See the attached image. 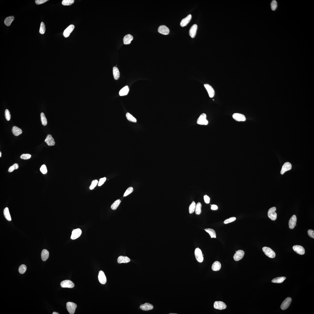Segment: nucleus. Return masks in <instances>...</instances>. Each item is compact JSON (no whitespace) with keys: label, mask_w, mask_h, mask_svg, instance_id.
Instances as JSON below:
<instances>
[{"label":"nucleus","mask_w":314,"mask_h":314,"mask_svg":"<svg viewBox=\"0 0 314 314\" xmlns=\"http://www.w3.org/2000/svg\"><path fill=\"white\" fill-rule=\"evenodd\" d=\"M262 250L265 254L268 257L271 258H275L276 254L275 252L271 249L267 247L263 248Z\"/></svg>","instance_id":"1"},{"label":"nucleus","mask_w":314,"mask_h":314,"mask_svg":"<svg viewBox=\"0 0 314 314\" xmlns=\"http://www.w3.org/2000/svg\"><path fill=\"white\" fill-rule=\"evenodd\" d=\"M276 210V207H273L270 209L268 211V216L272 220H275L277 219V214L275 212Z\"/></svg>","instance_id":"2"},{"label":"nucleus","mask_w":314,"mask_h":314,"mask_svg":"<svg viewBox=\"0 0 314 314\" xmlns=\"http://www.w3.org/2000/svg\"><path fill=\"white\" fill-rule=\"evenodd\" d=\"M77 307V304L75 303L68 302L66 303L67 309L70 314H74Z\"/></svg>","instance_id":"3"},{"label":"nucleus","mask_w":314,"mask_h":314,"mask_svg":"<svg viewBox=\"0 0 314 314\" xmlns=\"http://www.w3.org/2000/svg\"><path fill=\"white\" fill-rule=\"evenodd\" d=\"M195 254L196 260L198 262L201 263L203 262L204 258H203V253L201 250L198 248L195 249Z\"/></svg>","instance_id":"4"},{"label":"nucleus","mask_w":314,"mask_h":314,"mask_svg":"<svg viewBox=\"0 0 314 314\" xmlns=\"http://www.w3.org/2000/svg\"><path fill=\"white\" fill-rule=\"evenodd\" d=\"M207 116L205 114L203 113L198 118L197 123L200 125H207L208 123V121L206 119Z\"/></svg>","instance_id":"5"},{"label":"nucleus","mask_w":314,"mask_h":314,"mask_svg":"<svg viewBox=\"0 0 314 314\" xmlns=\"http://www.w3.org/2000/svg\"><path fill=\"white\" fill-rule=\"evenodd\" d=\"M61 286L62 288H71L74 287V284L72 281L70 280H64L61 283Z\"/></svg>","instance_id":"6"},{"label":"nucleus","mask_w":314,"mask_h":314,"mask_svg":"<svg viewBox=\"0 0 314 314\" xmlns=\"http://www.w3.org/2000/svg\"><path fill=\"white\" fill-rule=\"evenodd\" d=\"M292 301V299L290 297L287 298L283 302L281 305V308L282 310H285L290 305Z\"/></svg>","instance_id":"7"},{"label":"nucleus","mask_w":314,"mask_h":314,"mask_svg":"<svg viewBox=\"0 0 314 314\" xmlns=\"http://www.w3.org/2000/svg\"><path fill=\"white\" fill-rule=\"evenodd\" d=\"M236 252L234 256V260L236 261H238L242 259L244 255V251L242 250H239Z\"/></svg>","instance_id":"8"},{"label":"nucleus","mask_w":314,"mask_h":314,"mask_svg":"<svg viewBox=\"0 0 314 314\" xmlns=\"http://www.w3.org/2000/svg\"><path fill=\"white\" fill-rule=\"evenodd\" d=\"M214 308L215 309L223 310L226 309L227 306L225 303L222 301H215L214 304Z\"/></svg>","instance_id":"9"},{"label":"nucleus","mask_w":314,"mask_h":314,"mask_svg":"<svg viewBox=\"0 0 314 314\" xmlns=\"http://www.w3.org/2000/svg\"><path fill=\"white\" fill-rule=\"evenodd\" d=\"M82 233V231L80 229H77L74 230L72 232L71 238L72 240H75L78 238L80 236Z\"/></svg>","instance_id":"10"},{"label":"nucleus","mask_w":314,"mask_h":314,"mask_svg":"<svg viewBox=\"0 0 314 314\" xmlns=\"http://www.w3.org/2000/svg\"><path fill=\"white\" fill-rule=\"evenodd\" d=\"M207 91L208 92L209 96L210 98L213 97L215 96V92L214 88L211 85L208 84H205L204 85Z\"/></svg>","instance_id":"11"},{"label":"nucleus","mask_w":314,"mask_h":314,"mask_svg":"<svg viewBox=\"0 0 314 314\" xmlns=\"http://www.w3.org/2000/svg\"><path fill=\"white\" fill-rule=\"evenodd\" d=\"M293 250L296 253L300 255H303L305 253V250L304 248L300 245H295L293 247Z\"/></svg>","instance_id":"12"},{"label":"nucleus","mask_w":314,"mask_h":314,"mask_svg":"<svg viewBox=\"0 0 314 314\" xmlns=\"http://www.w3.org/2000/svg\"><path fill=\"white\" fill-rule=\"evenodd\" d=\"M232 117L234 120L238 121H244L246 120L245 116L239 113H234Z\"/></svg>","instance_id":"13"},{"label":"nucleus","mask_w":314,"mask_h":314,"mask_svg":"<svg viewBox=\"0 0 314 314\" xmlns=\"http://www.w3.org/2000/svg\"><path fill=\"white\" fill-rule=\"evenodd\" d=\"M75 26L73 25H71L66 28L63 33V35L65 38H67L69 36L70 34L74 30Z\"/></svg>","instance_id":"14"},{"label":"nucleus","mask_w":314,"mask_h":314,"mask_svg":"<svg viewBox=\"0 0 314 314\" xmlns=\"http://www.w3.org/2000/svg\"><path fill=\"white\" fill-rule=\"evenodd\" d=\"M98 278L100 283L102 284H106V278L104 272L102 271L101 270L99 272L98 274Z\"/></svg>","instance_id":"15"},{"label":"nucleus","mask_w":314,"mask_h":314,"mask_svg":"<svg viewBox=\"0 0 314 314\" xmlns=\"http://www.w3.org/2000/svg\"><path fill=\"white\" fill-rule=\"evenodd\" d=\"M292 168V165L290 163L287 162L285 163L283 165L281 171V174L283 175L285 172L290 170Z\"/></svg>","instance_id":"16"},{"label":"nucleus","mask_w":314,"mask_h":314,"mask_svg":"<svg viewBox=\"0 0 314 314\" xmlns=\"http://www.w3.org/2000/svg\"><path fill=\"white\" fill-rule=\"evenodd\" d=\"M297 217L296 215H294L292 216L289 221V227L290 229H292L295 227L297 223Z\"/></svg>","instance_id":"17"},{"label":"nucleus","mask_w":314,"mask_h":314,"mask_svg":"<svg viewBox=\"0 0 314 314\" xmlns=\"http://www.w3.org/2000/svg\"><path fill=\"white\" fill-rule=\"evenodd\" d=\"M158 32L161 34L167 35L169 33V29L165 25H161L159 27Z\"/></svg>","instance_id":"18"},{"label":"nucleus","mask_w":314,"mask_h":314,"mask_svg":"<svg viewBox=\"0 0 314 314\" xmlns=\"http://www.w3.org/2000/svg\"><path fill=\"white\" fill-rule=\"evenodd\" d=\"M45 141L46 143L49 146H53L55 144L54 139L52 135L50 134H48L47 135Z\"/></svg>","instance_id":"19"},{"label":"nucleus","mask_w":314,"mask_h":314,"mask_svg":"<svg viewBox=\"0 0 314 314\" xmlns=\"http://www.w3.org/2000/svg\"><path fill=\"white\" fill-rule=\"evenodd\" d=\"M198 26L196 24H194L191 27L189 31L190 36L192 38L195 37L196 34Z\"/></svg>","instance_id":"20"},{"label":"nucleus","mask_w":314,"mask_h":314,"mask_svg":"<svg viewBox=\"0 0 314 314\" xmlns=\"http://www.w3.org/2000/svg\"><path fill=\"white\" fill-rule=\"evenodd\" d=\"M140 308L143 310L148 311L153 309L154 306L152 304L146 303L140 305Z\"/></svg>","instance_id":"21"},{"label":"nucleus","mask_w":314,"mask_h":314,"mask_svg":"<svg viewBox=\"0 0 314 314\" xmlns=\"http://www.w3.org/2000/svg\"><path fill=\"white\" fill-rule=\"evenodd\" d=\"M191 17H192V16H191V15L189 14L187 16V17L183 19L182 20L181 22H180L181 26L182 27H184L187 26V24L189 23L190 21Z\"/></svg>","instance_id":"22"},{"label":"nucleus","mask_w":314,"mask_h":314,"mask_svg":"<svg viewBox=\"0 0 314 314\" xmlns=\"http://www.w3.org/2000/svg\"><path fill=\"white\" fill-rule=\"evenodd\" d=\"M117 261H118V263L119 264L122 263H127L130 262V259L129 257H127L120 256L118 257V259H117Z\"/></svg>","instance_id":"23"},{"label":"nucleus","mask_w":314,"mask_h":314,"mask_svg":"<svg viewBox=\"0 0 314 314\" xmlns=\"http://www.w3.org/2000/svg\"><path fill=\"white\" fill-rule=\"evenodd\" d=\"M133 39V36L131 35L130 34L126 35L124 38L123 39L124 44L125 45L130 44Z\"/></svg>","instance_id":"24"},{"label":"nucleus","mask_w":314,"mask_h":314,"mask_svg":"<svg viewBox=\"0 0 314 314\" xmlns=\"http://www.w3.org/2000/svg\"><path fill=\"white\" fill-rule=\"evenodd\" d=\"M12 131L13 134L16 136L19 135L22 133V131L21 129L16 126L13 127Z\"/></svg>","instance_id":"25"},{"label":"nucleus","mask_w":314,"mask_h":314,"mask_svg":"<svg viewBox=\"0 0 314 314\" xmlns=\"http://www.w3.org/2000/svg\"><path fill=\"white\" fill-rule=\"evenodd\" d=\"M211 268L214 271H218L221 269V264L219 261H215L213 264Z\"/></svg>","instance_id":"26"},{"label":"nucleus","mask_w":314,"mask_h":314,"mask_svg":"<svg viewBox=\"0 0 314 314\" xmlns=\"http://www.w3.org/2000/svg\"><path fill=\"white\" fill-rule=\"evenodd\" d=\"M49 252L46 249H44L42 252L41 256L42 259L43 261H45L48 259L49 257Z\"/></svg>","instance_id":"27"},{"label":"nucleus","mask_w":314,"mask_h":314,"mask_svg":"<svg viewBox=\"0 0 314 314\" xmlns=\"http://www.w3.org/2000/svg\"><path fill=\"white\" fill-rule=\"evenodd\" d=\"M113 74L114 78L115 80H118L119 79L120 76V72L119 70L117 67H113Z\"/></svg>","instance_id":"28"},{"label":"nucleus","mask_w":314,"mask_h":314,"mask_svg":"<svg viewBox=\"0 0 314 314\" xmlns=\"http://www.w3.org/2000/svg\"><path fill=\"white\" fill-rule=\"evenodd\" d=\"M14 17L13 16H10L7 17L5 18L4 21L5 25L7 26H9L11 25V23L14 21Z\"/></svg>","instance_id":"29"},{"label":"nucleus","mask_w":314,"mask_h":314,"mask_svg":"<svg viewBox=\"0 0 314 314\" xmlns=\"http://www.w3.org/2000/svg\"><path fill=\"white\" fill-rule=\"evenodd\" d=\"M129 91V88L128 86L123 88L120 91L119 94L121 96L127 95Z\"/></svg>","instance_id":"30"},{"label":"nucleus","mask_w":314,"mask_h":314,"mask_svg":"<svg viewBox=\"0 0 314 314\" xmlns=\"http://www.w3.org/2000/svg\"><path fill=\"white\" fill-rule=\"evenodd\" d=\"M4 214L5 218L7 220L9 221L11 220V218L10 213H9V209L8 207H6L4 209Z\"/></svg>","instance_id":"31"},{"label":"nucleus","mask_w":314,"mask_h":314,"mask_svg":"<svg viewBox=\"0 0 314 314\" xmlns=\"http://www.w3.org/2000/svg\"><path fill=\"white\" fill-rule=\"evenodd\" d=\"M286 278L285 277H278L273 279L272 280V282L277 283H281L283 282Z\"/></svg>","instance_id":"32"},{"label":"nucleus","mask_w":314,"mask_h":314,"mask_svg":"<svg viewBox=\"0 0 314 314\" xmlns=\"http://www.w3.org/2000/svg\"><path fill=\"white\" fill-rule=\"evenodd\" d=\"M204 230L208 233L211 238H216V234L215 230L210 228L206 229Z\"/></svg>","instance_id":"33"},{"label":"nucleus","mask_w":314,"mask_h":314,"mask_svg":"<svg viewBox=\"0 0 314 314\" xmlns=\"http://www.w3.org/2000/svg\"><path fill=\"white\" fill-rule=\"evenodd\" d=\"M202 204L200 203H198L196 205L195 209V213L197 215H200L201 213Z\"/></svg>","instance_id":"34"},{"label":"nucleus","mask_w":314,"mask_h":314,"mask_svg":"<svg viewBox=\"0 0 314 314\" xmlns=\"http://www.w3.org/2000/svg\"><path fill=\"white\" fill-rule=\"evenodd\" d=\"M121 202V201L120 199H118L114 202L111 206L112 209L113 210L116 209L120 204Z\"/></svg>","instance_id":"35"},{"label":"nucleus","mask_w":314,"mask_h":314,"mask_svg":"<svg viewBox=\"0 0 314 314\" xmlns=\"http://www.w3.org/2000/svg\"><path fill=\"white\" fill-rule=\"evenodd\" d=\"M40 117H41V120L42 124L44 126H46L47 124V119L46 118L45 114L44 113L42 112L40 114Z\"/></svg>","instance_id":"36"},{"label":"nucleus","mask_w":314,"mask_h":314,"mask_svg":"<svg viewBox=\"0 0 314 314\" xmlns=\"http://www.w3.org/2000/svg\"><path fill=\"white\" fill-rule=\"evenodd\" d=\"M126 117L127 118V119L129 121L131 122H137V119L135 118L130 113H127L126 114Z\"/></svg>","instance_id":"37"},{"label":"nucleus","mask_w":314,"mask_h":314,"mask_svg":"<svg viewBox=\"0 0 314 314\" xmlns=\"http://www.w3.org/2000/svg\"><path fill=\"white\" fill-rule=\"evenodd\" d=\"M196 204L194 201H193L190 205L189 208V213L192 214L195 211Z\"/></svg>","instance_id":"38"},{"label":"nucleus","mask_w":314,"mask_h":314,"mask_svg":"<svg viewBox=\"0 0 314 314\" xmlns=\"http://www.w3.org/2000/svg\"><path fill=\"white\" fill-rule=\"evenodd\" d=\"M74 0H63L62 3L64 6H70L74 3Z\"/></svg>","instance_id":"39"},{"label":"nucleus","mask_w":314,"mask_h":314,"mask_svg":"<svg viewBox=\"0 0 314 314\" xmlns=\"http://www.w3.org/2000/svg\"><path fill=\"white\" fill-rule=\"evenodd\" d=\"M27 270V267L24 264L22 265L19 268V271L21 274H23L25 273Z\"/></svg>","instance_id":"40"},{"label":"nucleus","mask_w":314,"mask_h":314,"mask_svg":"<svg viewBox=\"0 0 314 314\" xmlns=\"http://www.w3.org/2000/svg\"><path fill=\"white\" fill-rule=\"evenodd\" d=\"M45 24H44V22H42L41 24H40L39 30L40 33L42 34H44L45 33Z\"/></svg>","instance_id":"41"},{"label":"nucleus","mask_w":314,"mask_h":314,"mask_svg":"<svg viewBox=\"0 0 314 314\" xmlns=\"http://www.w3.org/2000/svg\"><path fill=\"white\" fill-rule=\"evenodd\" d=\"M19 167L18 164L17 163H15L13 165L10 167L8 169V172H12L13 171L15 170H17L18 169Z\"/></svg>","instance_id":"42"},{"label":"nucleus","mask_w":314,"mask_h":314,"mask_svg":"<svg viewBox=\"0 0 314 314\" xmlns=\"http://www.w3.org/2000/svg\"><path fill=\"white\" fill-rule=\"evenodd\" d=\"M98 183V180H95L93 181L92 182L91 185L90 186V189L91 190L94 189V188L96 187Z\"/></svg>","instance_id":"43"},{"label":"nucleus","mask_w":314,"mask_h":314,"mask_svg":"<svg viewBox=\"0 0 314 314\" xmlns=\"http://www.w3.org/2000/svg\"><path fill=\"white\" fill-rule=\"evenodd\" d=\"M277 2L275 0H273L271 3V7L272 10L275 11L277 9Z\"/></svg>","instance_id":"44"},{"label":"nucleus","mask_w":314,"mask_h":314,"mask_svg":"<svg viewBox=\"0 0 314 314\" xmlns=\"http://www.w3.org/2000/svg\"><path fill=\"white\" fill-rule=\"evenodd\" d=\"M236 218L235 217H232L229 218V219L225 220L224 222V223L225 224H227L228 223L234 221L236 220Z\"/></svg>","instance_id":"45"},{"label":"nucleus","mask_w":314,"mask_h":314,"mask_svg":"<svg viewBox=\"0 0 314 314\" xmlns=\"http://www.w3.org/2000/svg\"><path fill=\"white\" fill-rule=\"evenodd\" d=\"M5 118L7 121H9L11 119V115L9 110L6 109L5 112Z\"/></svg>","instance_id":"46"},{"label":"nucleus","mask_w":314,"mask_h":314,"mask_svg":"<svg viewBox=\"0 0 314 314\" xmlns=\"http://www.w3.org/2000/svg\"><path fill=\"white\" fill-rule=\"evenodd\" d=\"M133 191V188L132 187H130L128 188L126 191L125 192L124 195V197H126L127 195L131 193Z\"/></svg>","instance_id":"47"},{"label":"nucleus","mask_w":314,"mask_h":314,"mask_svg":"<svg viewBox=\"0 0 314 314\" xmlns=\"http://www.w3.org/2000/svg\"><path fill=\"white\" fill-rule=\"evenodd\" d=\"M31 157L32 156L31 154H23L22 155L20 158L22 159L27 160L30 159Z\"/></svg>","instance_id":"48"},{"label":"nucleus","mask_w":314,"mask_h":314,"mask_svg":"<svg viewBox=\"0 0 314 314\" xmlns=\"http://www.w3.org/2000/svg\"><path fill=\"white\" fill-rule=\"evenodd\" d=\"M40 171L43 174H46L47 172V170L46 166L45 165H43L40 169Z\"/></svg>","instance_id":"49"},{"label":"nucleus","mask_w":314,"mask_h":314,"mask_svg":"<svg viewBox=\"0 0 314 314\" xmlns=\"http://www.w3.org/2000/svg\"><path fill=\"white\" fill-rule=\"evenodd\" d=\"M106 178L104 177L103 178H101L100 179L98 183V186H101L102 185H103L106 180Z\"/></svg>","instance_id":"50"},{"label":"nucleus","mask_w":314,"mask_h":314,"mask_svg":"<svg viewBox=\"0 0 314 314\" xmlns=\"http://www.w3.org/2000/svg\"><path fill=\"white\" fill-rule=\"evenodd\" d=\"M308 236L312 238H314V230H309L308 231Z\"/></svg>","instance_id":"51"},{"label":"nucleus","mask_w":314,"mask_h":314,"mask_svg":"<svg viewBox=\"0 0 314 314\" xmlns=\"http://www.w3.org/2000/svg\"><path fill=\"white\" fill-rule=\"evenodd\" d=\"M48 1V0H36L35 3L38 5H40L45 3Z\"/></svg>","instance_id":"52"},{"label":"nucleus","mask_w":314,"mask_h":314,"mask_svg":"<svg viewBox=\"0 0 314 314\" xmlns=\"http://www.w3.org/2000/svg\"><path fill=\"white\" fill-rule=\"evenodd\" d=\"M204 202L207 204H209L210 203V198L207 195H204Z\"/></svg>","instance_id":"53"},{"label":"nucleus","mask_w":314,"mask_h":314,"mask_svg":"<svg viewBox=\"0 0 314 314\" xmlns=\"http://www.w3.org/2000/svg\"><path fill=\"white\" fill-rule=\"evenodd\" d=\"M211 205V209L212 210H216L218 209V206L215 205L213 204Z\"/></svg>","instance_id":"54"},{"label":"nucleus","mask_w":314,"mask_h":314,"mask_svg":"<svg viewBox=\"0 0 314 314\" xmlns=\"http://www.w3.org/2000/svg\"><path fill=\"white\" fill-rule=\"evenodd\" d=\"M52 314H59V313H57V312H53V313H52Z\"/></svg>","instance_id":"55"},{"label":"nucleus","mask_w":314,"mask_h":314,"mask_svg":"<svg viewBox=\"0 0 314 314\" xmlns=\"http://www.w3.org/2000/svg\"><path fill=\"white\" fill-rule=\"evenodd\" d=\"M1 155H2V153H1V152H0V157H1V156H2Z\"/></svg>","instance_id":"56"}]
</instances>
